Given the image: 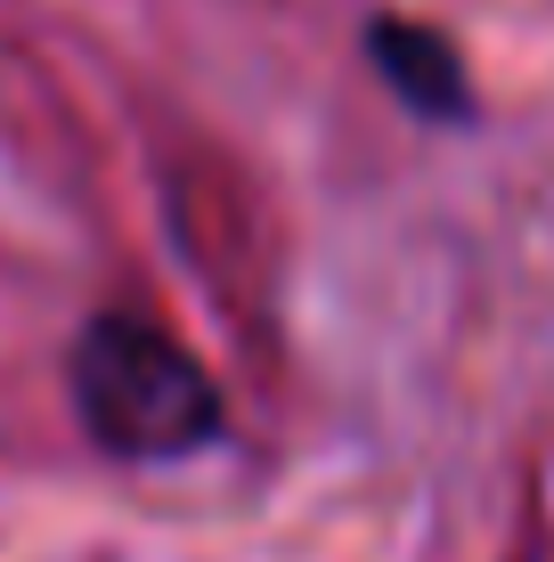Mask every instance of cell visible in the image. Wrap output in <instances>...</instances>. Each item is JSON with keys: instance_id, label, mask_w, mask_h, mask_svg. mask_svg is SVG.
<instances>
[{"instance_id": "cell-1", "label": "cell", "mask_w": 554, "mask_h": 562, "mask_svg": "<svg viewBox=\"0 0 554 562\" xmlns=\"http://www.w3.org/2000/svg\"><path fill=\"white\" fill-rule=\"evenodd\" d=\"M74 416L123 464H171L221 440L228 400L213 383V367L188 351L180 335H163L139 310H99L74 335Z\"/></svg>"}, {"instance_id": "cell-2", "label": "cell", "mask_w": 554, "mask_h": 562, "mask_svg": "<svg viewBox=\"0 0 554 562\" xmlns=\"http://www.w3.org/2000/svg\"><path fill=\"white\" fill-rule=\"evenodd\" d=\"M368 49H375V74H384L416 114H432V123H441V114H465V66H456V49L432 25L384 16V25H368Z\"/></svg>"}]
</instances>
